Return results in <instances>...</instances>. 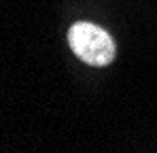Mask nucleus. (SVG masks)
Here are the masks:
<instances>
[{"label": "nucleus", "instance_id": "obj_1", "mask_svg": "<svg viewBox=\"0 0 157 153\" xmlns=\"http://www.w3.org/2000/svg\"><path fill=\"white\" fill-rule=\"evenodd\" d=\"M68 45L72 53L87 66L104 68L113 64L117 55V45L113 36L104 28L91 24V22H77L68 30Z\"/></svg>", "mask_w": 157, "mask_h": 153}]
</instances>
